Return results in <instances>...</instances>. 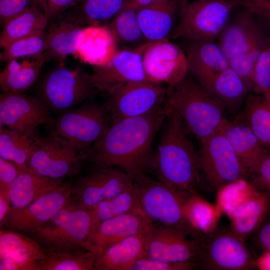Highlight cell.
Masks as SVG:
<instances>
[{"instance_id": "6da1fadb", "label": "cell", "mask_w": 270, "mask_h": 270, "mask_svg": "<svg viewBox=\"0 0 270 270\" xmlns=\"http://www.w3.org/2000/svg\"><path fill=\"white\" fill-rule=\"evenodd\" d=\"M166 113L165 106L112 124L88 150L87 158L95 166L119 167L134 182L148 176L152 162L153 142Z\"/></svg>"}, {"instance_id": "7a4b0ae2", "label": "cell", "mask_w": 270, "mask_h": 270, "mask_svg": "<svg viewBox=\"0 0 270 270\" xmlns=\"http://www.w3.org/2000/svg\"><path fill=\"white\" fill-rule=\"evenodd\" d=\"M191 136L179 116L167 110L151 170L160 181L181 190L197 193L202 180L198 152Z\"/></svg>"}, {"instance_id": "3957f363", "label": "cell", "mask_w": 270, "mask_h": 270, "mask_svg": "<svg viewBox=\"0 0 270 270\" xmlns=\"http://www.w3.org/2000/svg\"><path fill=\"white\" fill-rule=\"evenodd\" d=\"M188 73L180 82L168 85L166 106L200 142L219 131L228 118L224 104Z\"/></svg>"}, {"instance_id": "277c9868", "label": "cell", "mask_w": 270, "mask_h": 270, "mask_svg": "<svg viewBox=\"0 0 270 270\" xmlns=\"http://www.w3.org/2000/svg\"><path fill=\"white\" fill-rule=\"evenodd\" d=\"M139 206L142 212L155 223L184 230L200 238L186 216V191L176 189L148 176L134 182Z\"/></svg>"}, {"instance_id": "5b68a950", "label": "cell", "mask_w": 270, "mask_h": 270, "mask_svg": "<svg viewBox=\"0 0 270 270\" xmlns=\"http://www.w3.org/2000/svg\"><path fill=\"white\" fill-rule=\"evenodd\" d=\"M247 10L220 33L218 43L228 61L230 66L242 78L248 89L252 86L255 64L265 44L260 32Z\"/></svg>"}, {"instance_id": "8992f818", "label": "cell", "mask_w": 270, "mask_h": 270, "mask_svg": "<svg viewBox=\"0 0 270 270\" xmlns=\"http://www.w3.org/2000/svg\"><path fill=\"white\" fill-rule=\"evenodd\" d=\"M242 180L221 190L225 194L222 206L230 218V229L246 240L270 214V196L250 182L242 184Z\"/></svg>"}, {"instance_id": "52a82bcc", "label": "cell", "mask_w": 270, "mask_h": 270, "mask_svg": "<svg viewBox=\"0 0 270 270\" xmlns=\"http://www.w3.org/2000/svg\"><path fill=\"white\" fill-rule=\"evenodd\" d=\"M239 0H194L184 4L172 38L212 41L220 35Z\"/></svg>"}, {"instance_id": "ba28073f", "label": "cell", "mask_w": 270, "mask_h": 270, "mask_svg": "<svg viewBox=\"0 0 270 270\" xmlns=\"http://www.w3.org/2000/svg\"><path fill=\"white\" fill-rule=\"evenodd\" d=\"M96 90L90 82L89 74L80 68L60 67L40 80L35 96L50 110L60 114L90 99Z\"/></svg>"}, {"instance_id": "9c48e42d", "label": "cell", "mask_w": 270, "mask_h": 270, "mask_svg": "<svg viewBox=\"0 0 270 270\" xmlns=\"http://www.w3.org/2000/svg\"><path fill=\"white\" fill-rule=\"evenodd\" d=\"M201 180L218 192L234 182L248 180V174L220 130L198 142Z\"/></svg>"}, {"instance_id": "30bf717a", "label": "cell", "mask_w": 270, "mask_h": 270, "mask_svg": "<svg viewBox=\"0 0 270 270\" xmlns=\"http://www.w3.org/2000/svg\"><path fill=\"white\" fill-rule=\"evenodd\" d=\"M92 232L89 208L71 200L34 234L49 250H90L88 238Z\"/></svg>"}, {"instance_id": "8fae6325", "label": "cell", "mask_w": 270, "mask_h": 270, "mask_svg": "<svg viewBox=\"0 0 270 270\" xmlns=\"http://www.w3.org/2000/svg\"><path fill=\"white\" fill-rule=\"evenodd\" d=\"M110 126L103 106L86 102L60 113L48 128L50 132L64 138L79 152L86 154Z\"/></svg>"}, {"instance_id": "7c38bea8", "label": "cell", "mask_w": 270, "mask_h": 270, "mask_svg": "<svg viewBox=\"0 0 270 270\" xmlns=\"http://www.w3.org/2000/svg\"><path fill=\"white\" fill-rule=\"evenodd\" d=\"M256 268V260L245 240L231 229H214L202 236L198 268L249 270Z\"/></svg>"}, {"instance_id": "4fadbf2b", "label": "cell", "mask_w": 270, "mask_h": 270, "mask_svg": "<svg viewBox=\"0 0 270 270\" xmlns=\"http://www.w3.org/2000/svg\"><path fill=\"white\" fill-rule=\"evenodd\" d=\"M166 88L148 80L128 84L109 94L102 105L110 125L144 116L166 106Z\"/></svg>"}, {"instance_id": "5bb4252c", "label": "cell", "mask_w": 270, "mask_h": 270, "mask_svg": "<svg viewBox=\"0 0 270 270\" xmlns=\"http://www.w3.org/2000/svg\"><path fill=\"white\" fill-rule=\"evenodd\" d=\"M86 154L79 152L64 138L50 132L35 138L34 150L28 164L32 170L50 178L60 180L78 174Z\"/></svg>"}, {"instance_id": "9a60e30c", "label": "cell", "mask_w": 270, "mask_h": 270, "mask_svg": "<svg viewBox=\"0 0 270 270\" xmlns=\"http://www.w3.org/2000/svg\"><path fill=\"white\" fill-rule=\"evenodd\" d=\"M202 238L176 228L154 222L145 233L144 256L170 262L197 263Z\"/></svg>"}, {"instance_id": "2e32d148", "label": "cell", "mask_w": 270, "mask_h": 270, "mask_svg": "<svg viewBox=\"0 0 270 270\" xmlns=\"http://www.w3.org/2000/svg\"><path fill=\"white\" fill-rule=\"evenodd\" d=\"M72 184L63 182L23 208H10L0 226L12 231L34 234L71 202Z\"/></svg>"}, {"instance_id": "e0dca14e", "label": "cell", "mask_w": 270, "mask_h": 270, "mask_svg": "<svg viewBox=\"0 0 270 270\" xmlns=\"http://www.w3.org/2000/svg\"><path fill=\"white\" fill-rule=\"evenodd\" d=\"M133 180L124 171L113 167L95 166L72 184V200L90 208L130 189Z\"/></svg>"}, {"instance_id": "ac0fdd59", "label": "cell", "mask_w": 270, "mask_h": 270, "mask_svg": "<svg viewBox=\"0 0 270 270\" xmlns=\"http://www.w3.org/2000/svg\"><path fill=\"white\" fill-rule=\"evenodd\" d=\"M148 44L135 50H119L106 64L94 66L92 72L89 74L93 86L109 94L128 84L148 80L142 66V56Z\"/></svg>"}, {"instance_id": "d6986e66", "label": "cell", "mask_w": 270, "mask_h": 270, "mask_svg": "<svg viewBox=\"0 0 270 270\" xmlns=\"http://www.w3.org/2000/svg\"><path fill=\"white\" fill-rule=\"evenodd\" d=\"M50 110L35 96L2 92L0 94V128L22 132H38L37 127L54 122Z\"/></svg>"}, {"instance_id": "ffe728a7", "label": "cell", "mask_w": 270, "mask_h": 270, "mask_svg": "<svg viewBox=\"0 0 270 270\" xmlns=\"http://www.w3.org/2000/svg\"><path fill=\"white\" fill-rule=\"evenodd\" d=\"M142 63L147 80L156 82L174 84L188 73L185 52L169 40L149 43Z\"/></svg>"}, {"instance_id": "44dd1931", "label": "cell", "mask_w": 270, "mask_h": 270, "mask_svg": "<svg viewBox=\"0 0 270 270\" xmlns=\"http://www.w3.org/2000/svg\"><path fill=\"white\" fill-rule=\"evenodd\" d=\"M154 223L140 208L100 222L88 238L90 250L100 254L110 245L127 237L146 233Z\"/></svg>"}, {"instance_id": "7402d4cb", "label": "cell", "mask_w": 270, "mask_h": 270, "mask_svg": "<svg viewBox=\"0 0 270 270\" xmlns=\"http://www.w3.org/2000/svg\"><path fill=\"white\" fill-rule=\"evenodd\" d=\"M186 2L160 0L138 10V18L146 42L172 38Z\"/></svg>"}, {"instance_id": "603a6c76", "label": "cell", "mask_w": 270, "mask_h": 270, "mask_svg": "<svg viewBox=\"0 0 270 270\" xmlns=\"http://www.w3.org/2000/svg\"><path fill=\"white\" fill-rule=\"evenodd\" d=\"M184 52L188 72L204 89L216 74L230 66L220 46L214 41H189Z\"/></svg>"}, {"instance_id": "cb8c5ba5", "label": "cell", "mask_w": 270, "mask_h": 270, "mask_svg": "<svg viewBox=\"0 0 270 270\" xmlns=\"http://www.w3.org/2000/svg\"><path fill=\"white\" fill-rule=\"evenodd\" d=\"M118 44L108 26H88L82 30L76 56L83 62L94 66H104L119 50Z\"/></svg>"}, {"instance_id": "d4e9b609", "label": "cell", "mask_w": 270, "mask_h": 270, "mask_svg": "<svg viewBox=\"0 0 270 270\" xmlns=\"http://www.w3.org/2000/svg\"><path fill=\"white\" fill-rule=\"evenodd\" d=\"M220 130L232 145L248 177L269 148L264 146L248 126L236 116L228 118Z\"/></svg>"}, {"instance_id": "484cf974", "label": "cell", "mask_w": 270, "mask_h": 270, "mask_svg": "<svg viewBox=\"0 0 270 270\" xmlns=\"http://www.w3.org/2000/svg\"><path fill=\"white\" fill-rule=\"evenodd\" d=\"M145 244L144 233L110 245L97 256L94 270H130L138 259L144 256Z\"/></svg>"}, {"instance_id": "4316f807", "label": "cell", "mask_w": 270, "mask_h": 270, "mask_svg": "<svg viewBox=\"0 0 270 270\" xmlns=\"http://www.w3.org/2000/svg\"><path fill=\"white\" fill-rule=\"evenodd\" d=\"M62 183L60 180L42 176L28 167L20 169L18 176L8 190L10 208H23Z\"/></svg>"}, {"instance_id": "83f0119b", "label": "cell", "mask_w": 270, "mask_h": 270, "mask_svg": "<svg viewBox=\"0 0 270 270\" xmlns=\"http://www.w3.org/2000/svg\"><path fill=\"white\" fill-rule=\"evenodd\" d=\"M205 90L219 99L226 114L234 117L241 112L250 93L242 78L230 66L216 74Z\"/></svg>"}, {"instance_id": "f1b7e54d", "label": "cell", "mask_w": 270, "mask_h": 270, "mask_svg": "<svg viewBox=\"0 0 270 270\" xmlns=\"http://www.w3.org/2000/svg\"><path fill=\"white\" fill-rule=\"evenodd\" d=\"M45 62L44 54L30 60L7 62L0 74V90L4 93L24 94L37 81Z\"/></svg>"}, {"instance_id": "f546056e", "label": "cell", "mask_w": 270, "mask_h": 270, "mask_svg": "<svg viewBox=\"0 0 270 270\" xmlns=\"http://www.w3.org/2000/svg\"><path fill=\"white\" fill-rule=\"evenodd\" d=\"M84 27L68 16L54 24L46 32V62L62 61L68 56H76Z\"/></svg>"}, {"instance_id": "4dcf8cb0", "label": "cell", "mask_w": 270, "mask_h": 270, "mask_svg": "<svg viewBox=\"0 0 270 270\" xmlns=\"http://www.w3.org/2000/svg\"><path fill=\"white\" fill-rule=\"evenodd\" d=\"M252 129L262 144L270 148V101L264 96L250 92L236 116Z\"/></svg>"}, {"instance_id": "1f68e13d", "label": "cell", "mask_w": 270, "mask_h": 270, "mask_svg": "<svg viewBox=\"0 0 270 270\" xmlns=\"http://www.w3.org/2000/svg\"><path fill=\"white\" fill-rule=\"evenodd\" d=\"M36 133L0 128V157L14 162L19 169L28 167L34 152Z\"/></svg>"}, {"instance_id": "d6a6232c", "label": "cell", "mask_w": 270, "mask_h": 270, "mask_svg": "<svg viewBox=\"0 0 270 270\" xmlns=\"http://www.w3.org/2000/svg\"><path fill=\"white\" fill-rule=\"evenodd\" d=\"M46 16L37 7L31 6L10 20L3 26L0 35V46L4 48L14 41L40 31L48 25Z\"/></svg>"}, {"instance_id": "836d02e7", "label": "cell", "mask_w": 270, "mask_h": 270, "mask_svg": "<svg viewBox=\"0 0 270 270\" xmlns=\"http://www.w3.org/2000/svg\"><path fill=\"white\" fill-rule=\"evenodd\" d=\"M126 0H80L68 16L83 26L102 25L124 7Z\"/></svg>"}, {"instance_id": "e575fe53", "label": "cell", "mask_w": 270, "mask_h": 270, "mask_svg": "<svg viewBox=\"0 0 270 270\" xmlns=\"http://www.w3.org/2000/svg\"><path fill=\"white\" fill-rule=\"evenodd\" d=\"M98 254L85 249L48 250L36 270H94Z\"/></svg>"}, {"instance_id": "d590c367", "label": "cell", "mask_w": 270, "mask_h": 270, "mask_svg": "<svg viewBox=\"0 0 270 270\" xmlns=\"http://www.w3.org/2000/svg\"><path fill=\"white\" fill-rule=\"evenodd\" d=\"M46 252L33 239L8 230L0 231V258L38 262Z\"/></svg>"}, {"instance_id": "8d00e7d4", "label": "cell", "mask_w": 270, "mask_h": 270, "mask_svg": "<svg viewBox=\"0 0 270 270\" xmlns=\"http://www.w3.org/2000/svg\"><path fill=\"white\" fill-rule=\"evenodd\" d=\"M88 208L92 218V232L104 220L140 208L134 184L130 189Z\"/></svg>"}, {"instance_id": "74e56055", "label": "cell", "mask_w": 270, "mask_h": 270, "mask_svg": "<svg viewBox=\"0 0 270 270\" xmlns=\"http://www.w3.org/2000/svg\"><path fill=\"white\" fill-rule=\"evenodd\" d=\"M138 10L124 6L108 27L118 44L140 46L146 40L138 18Z\"/></svg>"}, {"instance_id": "f35d334b", "label": "cell", "mask_w": 270, "mask_h": 270, "mask_svg": "<svg viewBox=\"0 0 270 270\" xmlns=\"http://www.w3.org/2000/svg\"><path fill=\"white\" fill-rule=\"evenodd\" d=\"M46 34L40 31L18 39L3 48L0 52L1 62H7L12 60L38 56L46 48Z\"/></svg>"}, {"instance_id": "ab89813d", "label": "cell", "mask_w": 270, "mask_h": 270, "mask_svg": "<svg viewBox=\"0 0 270 270\" xmlns=\"http://www.w3.org/2000/svg\"><path fill=\"white\" fill-rule=\"evenodd\" d=\"M185 208L190 224L200 234L204 235L214 230L212 228L215 222L214 208L198 193L186 192Z\"/></svg>"}, {"instance_id": "60d3db41", "label": "cell", "mask_w": 270, "mask_h": 270, "mask_svg": "<svg viewBox=\"0 0 270 270\" xmlns=\"http://www.w3.org/2000/svg\"><path fill=\"white\" fill-rule=\"evenodd\" d=\"M251 92L264 95L270 91V36L255 64L252 74Z\"/></svg>"}, {"instance_id": "b9f144b4", "label": "cell", "mask_w": 270, "mask_h": 270, "mask_svg": "<svg viewBox=\"0 0 270 270\" xmlns=\"http://www.w3.org/2000/svg\"><path fill=\"white\" fill-rule=\"evenodd\" d=\"M197 268L194 262H170L142 256L132 266L130 270H192Z\"/></svg>"}, {"instance_id": "7bdbcfd3", "label": "cell", "mask_w": 270, "mask_h": 270, "mask_svg": "<svg viewBox=\"0 0 270 270\" xmlns=\"http://www.w3.org/2000/svg\"><path fill=\"white\" fill-rule=\"evenodd\" d=\"M248 180L270 196V148L248 174Z\"/></svg>"}, {"instance_id": "ee69618b", "label": "cell", "mask_w": 270, "mask_h": 270, "mask_svg": "<svg viewBox=\"0 0 270 270\" xmlns=\"http://www.w3.org/2000/svg\"><path fill=\"white\" fill-rule=\"evenodd\" d=\"M31 6V0H0V26H4L8 20Z\"/></svg>"}, {"instance_id": "f6af8a7d", "label": "cell", "mask_w": 270, "mask_h": 270, "mask_svg": "<svg viewBox=\"0 0 270 270\" xmlns=\"http://www.w3.org/2000/svg\"><path fill=\"white\" fill-rule=\"evenodd\" d=\"M19 172L20 169L14 162L0 157V188L8 190Z\"/></svg>"}, {"instance_id": "bcb514c9", "label": "cell", "mask_w": 270, "mask_h": 270, "mask_svg": "<svg viewBox=\"0 0 270 270\" xmlns=\"http://www.w3.org/2000/svg\"><path fill=\"white\" fill-rule=\"evenodd\" d=\"M250 238L263 252H270V214Z\"/></svg>"}, {"instance_id": "7dc6e473", "label": "cell", "mask_w": 270, "mask_h": 270, "mask_svg": "<svg viewBox=\"0 0 270 270\" xmlns=\"http://www.w3.org/2000/svg\"><path fill=\"white\" fill-rule=\"evenodd\" d=\"M246 10L270 22V0H240Z\"/></svg>"}, {"instance_id": "c3c4849f", "label": "cell", "mask_w": 270, "mask_h": 270, "mask_svg": "<svg viewBox=\"0 0 270 270\" xmlns=\"http://www.w3.org/2000/svg\"><path fill=\"white\" fill-rule=\"evenodd\" d=\"M38 262L0 258V270H36Z\"/></svg>"}, {"instance_id": "681fc988", "label": "cell", "mask_w": 270, "mask_h": 270, "mask_svg": "<svg viewBox=\"0 0 270 270\" xmlns=\"http://www.w3.org/2000/svg\"><path fill=\"white\" fill-rule=\"evenodd\" d=\"M80 0H46L48 19L54 20L66 10L73 8Z\"/></svg>"}, {"instance_id": "f907efd6", "label": "cell", "mask_w": 270, "mask_h": 270, "mask_svg": "<svg viewBox=\"0 0 270 270\" xmlns=\"http://www.w3.org/2000/svg\"><path fill=\"white\" fill-rule=\"evenodd\" d=\"M10 208L8 190L0 188V223L6 216Z\"/></svg>"}, {"instance_id": "816d5d0a", "label": "cell", "mask_w": 270, "mask_h": 270, "mask_svg": "<svg viewBox=\"0 0 270 270\" xmlns=\"http://www.w3.org/2000/svg\"><path fill=\"white\" fill-rule=\"evenodd\" d=\"M158 0H126L125 6L138 10Z\"/></svg>"}, {"instance_id": "f5cc1de1", "label": "cell", "mask_w": 270, "mask_h": 270, "mask_svg": "<svg viewBox=\"0 0 270 270\" xmlns=\"http://www.w3.org/2000/svg\"><path fill=\"white\" fill-rule=\"evenodd\" d=\"M256 267L262 270H270V252H264L262 255L256 260Z\"/></svg>"}, {"instance_id": "db71d44e", "label": "cell", "mask_w": 270, "mask_h": 270, "mask_svg": "<svg viewBox=\"0 0 270 270\" xmlns=\"http://www.w3.org/2000/svg\"><path fill=\"white\" fill-rule=\"evenodd\" d=\"M32 6L37 7L42 10L48 18V7L46 0H31Z\"/></svg>"}, {"instance_id": "11a10c76", "label": "cell", "mask_w": 270, "mask_h": 270, "mask_svg": "<svg viewBox=\"0 0 270 270\" xmlns=\"http://www.w3.org/2000/svg\"></svg>"}]
</instances>
